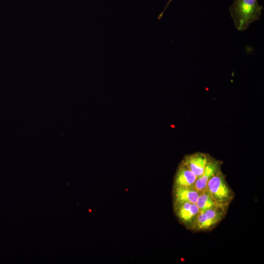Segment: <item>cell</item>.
I'll return each instance as SVG.
<instances>
[{
	"label": "cell",
	"mask_w": 264,
	"mask_h": 264,
	"mask_svg": "<svg viewBox=\"0 0 264 264\" xmlns=\"http://www.w3.org/2000/svg\"><path fill=\"white\" fill-rule=\"evenodd\" d=\"M262 9L258 0H234L229 12L237 29L243 31L260 19Z\"/></svg>",
	"instance_id": "1"
},
{
	"label": "cell",
	"mask_w": 264,
	"mask_h": 264,
	"mask_svg": "<svg viewBox=\"0 0 264 264\" xmlns=\"http://www.w3.org/2000/svg\"><path fill=\"white\" fill-rule=\"evenodd\" d=\"M228 207L227 205H220L199 211L191 230L197 232L212 230L224 218Z\"/></svg>",
	"instance_id": "2"
},
{
	"label": "cell",
	"mask_w": 264,
	"mask_h": 264,
	"mask_svg": "<svg viewBox=\"0 0 264 264\" xmlns=\"http://www.w3.org/2000/svg\"><path fill=\"white\" fill-rule=\"evenodd\" d=\"M206 188L220 204L229 206L235 197V193L228 184L226 176L221 170L208 181Z\"/></svg>",
	"instance_id": "3"
},
{
	"label": "cell",
	"mask_w": 264,
	"mask_h": 264,
	"mask_svg": "<svg viewBox=\"0 0 264 264\" xmlns=\"http://www.w3.org/2000/svg\"><path fill=\"white\" fill-rule=\"evenodd\" d=\"M174 208L179 222L187 229L191 230L199 211L197 204L188 202H174Z\"/></svg>",
	"instance_id": "4"
},
{
	"label": "cell",
	"mask_w": 264,
	"mask_h": 264,
	"mask_svg": "<svg viewBox=\"0 0 264 264\" xmlns=\"http://www.w3.org/2000/svg\"><path fill=\"white\" fill-rule=\"evenodd\" d=\"M222 162L210 155L203 174L196 180L193 187L198 191L206 188L208 181L221 170Z\"/></svg>",
	"instance_id": "5"
},
{
	"label": "cell",
	"mask_w": 264,
	"mask_h": 264,
	"mask_svg": "<svg viewBox=\"0 0 264 264\" xmlns=\"http://www.w3.org/2000/svg\"><path fill=\"white\" fill-rule=\"evenodd\" d=\"M210 154L202 152H195L185 155L182 160L198 178L203 173Z\"/></svg>",
	"instance_id": "6"
},
{
	"label": "cell",
	"mask_w": 264,
	"mask_h": 264,
	"mask_svg": "<svg viewBox=\"0 0 264 264\" xmlns=\"http://www.w3.org/2000/svg\"><path fill=\"white\" fill-rule=\"evenodd\" d=\"M197 176L182 160L174 178V187H193Z\"/></svg>",
	"instance_id": "7"
},
{
	"label": "cell",
	"mask_w": 264,
	"mask_h": 264,
	"mask_svg": "<svg viewBox=\"0 0 264 264\" xmlns=\"http://www.w3.org/2000/svg\"><path fill=\"white\" fill-rule=\"evenodd\" d=\"M201 191L193 187H174V202H191L196 203L198 196Z\"/></svg>",
	"instance_id": "8"
},
{
	"label": "cell",
	"mask_w": 264,
	"mask_h": 264,
	"mask_svg": "<svg viewBox=\"0 0 264 264\" xmlns=\"http://www.w3.org/2000/svg\"><path fill=\"white\" fill-rule=\"evenodd\" d=\"M196 204L199 211H204L221 205L216 201L206 188L200 192Z\"/></svg>",
	"instance_id": "9"
},
{
	"label": "cell",
	"mask_w": 264,
	"mask_h": 264,
	"mask_svg": "<svg viewBox=\"0 0 264 264\" xmlns=\"http://www.w3.org/2000/svg\"><path fill=\"white\" fill-rule=\"evenodd\" d=\"M173 0H169L167 3L166 4V6L164 8L163 11L161 12V13L160 14L159 17H158V19H160L161 16H162L163 15V13H164V12L165 11V10H166V9L167 8V7L168 6V5H169V4L170 3V2L172 1Z\"/></svg>",
	"instance_id": "10"
}]
</instances>
